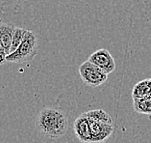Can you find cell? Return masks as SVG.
I'll return each mask as SVG.
<instances>
[{
  "instance_id": "6da1fadb",
  "label": "cell",
  "mask_w": 151,
  "mask_h": 143,
  "mask_svg": "<svg viewBox=\"0 0 151 143\" xmlns=\"http://www.w3.org/2000/svg\"><path fill=\"white\" fill-rule=\"evenodd\" d=\"M36 128L50 139L64 136L68 129V121L62 111L52 107H45L36 119Z\"/></svg>"
},
{
  "instance_id": "7a4b0ae2",
  "label": "cell",
  "mask_w": 151,
  "mask_h": 143,
  "mask_svg": "<svg viewBox=\"0 0 151 143\" xmlns=\"http://www.w3.org/2000/svg\"><path fill=\"white\" fill-rule=\"evenodd\" d=\"M39 51L38 37L33 31L26 30L19 46L6 56V62L9 63H25L35 58Z\"/></svg>"
},
{
  "instance_id": "3957f363",
  "label": "cell",
  "mask_w": 151,
  "mask_h": 143,
  "mask_svg": "<svg viewBox=\"0 0 151 143\" xmlns=\"http://www.w3.org/2000/svg\"><path fill=\"white\" fill-rule=\"evenodd\" d=\"M79 75L83 82L90 87H98L106 82L107 76L100 69L89 60L83 62L79 67Z\"/></svg>"
},
{
  "instance_id": "277c9868",
  "label": "cell",
  "mask_w": 151,
  "mask_h": 143,
  "mask_svg": "<svg viewBox=\"0 0 151 143\" xmlns=\"http://www.w3.org/2000/svg\"><path fill=\"white\" fill-rule=\"evenodd\" d=\"M88 60L98 67L106 75L113 73L116 68L115 59L112 54L105 49H100L91 54Z\"/></svg>"
},
{
  "instance_id": "5b68a950",
  "label": "cell",
  "mask_w": 151,
  "mask_h": 143,
  "mask_svg": "<svg viewBox=\"0 0 151 143\" xmlns=\"http://www.w3.org/2000/svg\"><path fill=\"white\" fill-rule=\"evenodd\" d=\"M73 131H74L75 136L81 143H93L91 123L89 118L84 113L75 119L73 123Z\"/></svg>"
},
{
  "instance_id": "8992f818",
  "label": "cell",
  "mask_w": 151,
  "mask_h": 143,
  "mask_svg": "<svg viewBox=\"0 0 151 143\" xmlns=\"http://www.w3.org/2000/svg\"><path fill=\"white\" fill-rule=\"evenodd\" d=\"M90 120V119H89ZM91 130L93 134V143H103L112 135L114 131V125L104 124L91 121Z\"/></svg>"
},
{
  "instance_id": "52a82bcc",
  "label": "cell",
  "mask_w": 151,
  "mask_h": 143,
  "mask_svg": "<svg viewBox=\"0 0 151 143\" xmlns=\"http://www.w3.org/2000/svg\"><path fill=\"white\" fill-rule=\"evenodd\" d=\"M14 28V25L11 23H0V42L4 46L7 55L10 53Z\"/></svg>"
},
{
  "instance_id": "ba28073f",
  "label": "cell",
  "mask_w": 151,
  "mask_h": 143,
  "mask_svg": "<svg viewBox=\"0 0 151 143\" xmlns=\"http://www.w3.org/2000/svg\"><path fill=\"white\" fill-rule=\"evenodd\" d=\"M148 96H151V78H146L138 82L132 90L133 100Z\"/></svg>"
},
{
  "instance_id": "9c48e42d",
  "label": "cell",
  "mask_w": 151,
  "mask_h": 143,
  "mask_svg": "<svg viewBox=\"0 0 151 143\" xmlns=\"http://www.w3.org/2000/svg\"><path fill=\"white\" fill-rule=\"evenodd\" d=\"M84 114L86 115L91 121L114 125V121H113V118L111 117V115L108 114V113H107L105 110H103V109H94V110H90V111L84 112Z\"/></svg>"
},
{
  "instance_id": "30bf717a",
  "label": "cell",
  "mask_w": 151,
  "mask_h": 143,
  "mask_svg": "<svg viewBox=\"0 0 151 143\" xmlns=\"http://www.w3.org/2000/svg\"><path fill=\"white\" fill-rule=\"evenodd\" d=\"M134 110L139 114L151 115V96L133 100Z\"/></svg>"
},
{
  "instance_id": "8fae6325",
  "label": "cell",
  "mask_w": 151,
  "mask_h": 143,
  "mask_svg": "<svg viewBox=\"0 0 151 143\" xmlns=\"http://www.w3.org/2000/svg\"><path fill=\"white\" fill-rule=\"evenodd\" d=\"M26 33V30L23 28L14 26V30H13V37H12V45H11V49H10V53L14 52L16 50L19 45L22 42V40L24 38V35ZM9 53V54H10Z\"/></svg>"
},
{
  "instance_id": "7c38bea8",
  "label": "cell",
  "mask_w": 151,
  "mask_h": 143,
  "mask_svg": "<svg viewBox=\"0 0 151 143\" xmlns=\"http://www.w3.org/2000/svg\"><path fill=\"white\" fill-rule=\"evenodd\" d=\"M6 56H7L6 50L1 44V42H0V65H3L6 62Z\"/></svg>"
}]
</instances>
